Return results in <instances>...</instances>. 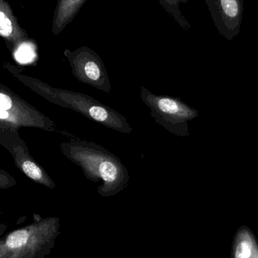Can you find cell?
<instances>
[{
    "mask_svg": "<svg viewBox=\"0 0 258 258\" xmlns=\"http://www.w3.org/2000/svg\"><path fill=\"white\" fill-rule=\"evenodd\" d=\"M12 99L7 95L0 94V109L3 110H8L12 107Z\"/></svg>",
    "mask_w": 258,
    "mask_h": 258,
    "instance_id": "12",
    "label": "cell"
},
{
    "mask_svg": "<svg viewBox=\"0 0 258 258\" xmlns=\"http://www.w3.org/2000/svg\"><path fill=\"white\" fill-rule=\"evenodd\" d=\"M74 77L80 83L89 85L105 93L111 92V83L105 65L99 54L87 46H82L75 51L66 49Z\"/></svg>",
    "mask_w": 258,
    "mask_h": 258,
    "instance_id": "4",
    "label": "cell"
},
{
    "mask_svg": "<svg viewBox=\"0 0 258 258\" xmlns=\"http://www.w3.org/2000/svg\"><path fill=\"white\" fill-rule=\"evenodd\" d=\"M30 44H26L22 45L21 48H18L17 51V60L21 62H27L30 60V50L29 49Z\"/></svg>",
    "mask_w": 258,
    "mask_h": 258,
    "instance_id": "11",
    "label": "cell"
},
{
    "mask_svg": "<svg viewBox=\"0 0 258 258\" xmlns=\"http://www.w3.org/2000/svg\"><path fill=\"white\" fill-rule=\"evenodd\" d=\"M165 12L172 17L176 22L185 30L189 31L191 25L180 9V3H187L189 0H158Z\"/></svg>",
    "mask_w": 258,
    "mask_h": 258,
    "instance_id": "9",
    "label": "cell"
},
{
    "mask_svg": "<svg viewBox=\"0 0 258 258\" xmlns=\"http://www.w3.org/2000/svg\"><path fill=\"white\" fill-rule=\"evenodd\" d=\"M23 171L30 178L35 180H41L43 177L42 170L36 164L30 161H26L22 165Z\"/></svg>",
    "mask_w": 258,
    "mask_h": 258,
    "instance_id": "10",
    "label": "cell"
},
{
    "mask_svg": "<svg viewBox=\"0 0 258 258\" xmlns=\"http://www.w3.org/2000/svg\"><path fill=\"white\" fill-rule=\"evenodd\" d=\"M231 257L258 258V243L254 233L248 227H240L236 232Z\"/></svg>",
    "mask_w": 258,
    "mask_h": 258,
    "instance_id": "8",
    "label": "cell"
},
{
    "mask_svg": "<svg viewBox=\"0 0 258 258\" xmlns=\"http://www.w3.org/2000/svg\"><path fill=\"white\" fill-rule=\"evenodd\" d=\"M221 36L232 41L240 33L244 0H205Z\"/></svg>",
    "mask_w": 258,
    "mask_h": 258,
    "instance_id": "5",
    "label": "cell"
},
{
    "mask_svg": "<svg viewBox=\"0 0 258 258\" xmlns=\"http://www.w3.org/2000/svg\"><path fill=\"white\" fill-rule=\"evenodd\" d=\"M0 36L6 40L20 42L21 46L28 40L27 32L18 24L10 5L6 0H0Z\"/></svg>",
    "mask_w": 258,
    "mask_h": 258,
    "instance_id": "6",
    "label": "cell"
},
{
    "mask_svg": "<svg viewBox=\"0 0 258 258\" xmlns=\"http://www.w3.org/2000/svg\"><path fill=\"white\" fill-rule=\"evenodd\" d=\"M140 96L156 123L176 136H189V122L198 117V110L180 98L156 95L144 86L141 87Z\"/></svg>",
    "mask_w": 258,
    "mask_h": 258,
    "instance_id": "3",
    "label": "cell"
},
{
    "mask_svg": "<svg viewBox=\"0 0 258 258\" xmlns=\"http://www.w3.org/2000/svg\"><path fill=\"white\" fill-rule=\"evenodd\" d=\"M55 219H45L0 237V258H44L57 234Z\"/></svg>",
    "mask_w": 258,
    "mask_h": 258,
    "instance_id": "2",
    "label": "cell"
},
{
    "mask_svg": "<svg viewBox=\"0 0 258 258\" xmlns=\"http://www.w3.org/2000/svg\"><path fill=\"white\" fill-rule=\"evenodd\" d=\"M63 152L81 168L86 179L102 181L98 188L102 197L115 195L128 186L130 180L126 167L102 146L92 141H78L63 144Z\"/></svg>",
    "mask_w": 258,
    "mask_h": 258,
    "instance_id": "1",
    "label": "cell"
},
{
    "mask_svg": "<svg viewBox=\"0 0 258 258\" xmlns=\"http://www.w3.org/2000/svg\"><path fill=\"white\" fill-rule=\"evenodd\" d=\"M86 0H58L54 9L51 32L55 36L61 33L74 19Z\"/></svg>",
    "mask_w": 258,
    "mask_h": 258,
    "instance_id": "7",
    "label": "cell"
}]
</instances>
